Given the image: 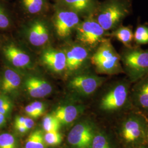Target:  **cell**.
I'll use <instances>...</instances> for the list:
<instances>
[{
    "mask_svg": "<svg viewBox=\"0 0 148 148\" xmlns=\"http://www.w3.org/2000/svg\"><path fill=\"white\" fill-rule=\"evenodd\" d=\"M96 21L105 31L114 30L120 26L130 11L127 0H106L96 10Z\"/></svg>",
    "mask_w": 148,
    "mask_h": 148,
    "instance_id": "6da1fadb",
    "label": "cell"
},
{
    "mask_svg": "<svg viewBox=\"0 0 148 148\" xmlns=\"http://www.w3.org/2000/svg\"><path fill=\"white\" fill-rule=\"evenodd\" d=\"M97 71L101 74L115 75L124 72L120 54L109 39L101 41L91 57Z\"/></svg>",
    "mask_w": 148,
    "mask_h": 148,
    "instance_id": "7a4b0ae2",
    "label": "cell"
},
{
    "mask_svg": "<svg viewBox=\"0 0 148 148\" xmlns=\"http://www.w3.org/2000/svg\"><path fill=\"white\" fill-rule=\"evenodd\" d=\"M123 71L132 82L148 75V49L126 47L120 55Z\"/></svg>",
    "mask_w": 148,
    "mask_h": 148,
    "instance_id": "3957f363",
    "label": "cell"
},
{
    "mask_svg": "<svg viewBox=\"0 0 148 148\" xmlns=\"http://www.w3.org/2000/svg\"><path fill=\"white\" fill-rule=\"evenodd\" d=\"M76 29L77 40L86 46L95 47L105 39L106 31L96 21L93 14L79 23Z\"/></svg>",
    "mask_w": 148,
    "mask_h": 148,
    "instance_id": "277c9868",
    "label": "cell"
},
{
    "mask_svg": "<svg viewBox=\"0 0 148 148\" xmlns=\"http://www.w3.org/2000/svg\"><path fill=\"white\" fill-rule=\"evenodd\" d=\"M128 95L127 85L123 83L118 84L103 97L101 101V108L106 111L117 110L126 103Z\"/></svg>",
    "mask_w": 148,
    "mask_h": 148,
    "instance_id": "5b68a950",
    "label": "cell"
},
{
    "mask_svg": "<svg viewBox=\"0 0 148 148\" xmlns=\"http://www.w3.org/2000/svg\"><path fill=\"white\" fill-rule=\"evenodd\" d=\"M79 23V14L68 9L58 10L54 18V27L59 37H65L71 34Z\"/></svg>",
    "mask_w": 148,
    "mask_h": 148,
    "instance_id": "8992f818",
    "label": "cell"
},
{
    "mask_svg": "<svg viewBox=\"0 0 148 148\" xmlns=\"http://www.w3.org/2000/svg\"><path fill=\"white\" fill-rule=\"evenodd\" d=\"M94 136L93 130L90 125L80 123L71 130L68 140L75 148H90Z\"/></svg>",
    "mask_w": 148,
    "mask_h": 148,
    "instance_id": "52a82bcc",
    "label": "cell"
},
{
    "mask_svg": "<svg viewBox=\"0 0 148 148\" xmlns=\"http://www.w3.org/2000/svg\"><path fill=\"white\" fill-rule=\"evenodd\" d=\"M103 79L92 74H84L75 76L70 81V86L80 95H89L101 86Z\"/></svg>",
    "mask_w": 148,
    "mask_h": 148,
    "instance_id": "ba28073f",
    "label": "cell"
},
{
    "mask_svg": "<svg viewBox=\"0 0 148 148\" xmlns=\"http://www.w3.org/2000/svg\"><path fill=\"white\" fill-rule=\"evenodd\" d=\"M66 66L70 70L75 71L85 63L88 57L87 49L81 45H75L65 54Z\"/></svg>",
    "mask_w": 148,
    "mask_h": 148,
    "instance_id": "9c48e42d",
    "label": "cell"
},
{
    "mask_svg": "<svg viewBox=\"0 0 148 148\" xmlns=\"http://www.w3.org/2000/svg\"><path fill=\"white\" fill-rule=\"evenodd\" d=\"M6 59L16 68H24L30 63L29 56L13 44H9L3 48Z\"/></svg>",
    "mask_w": 148,
    "mask_h": 148,
    "instance_id": "30bf717a",
    "label": "cell"
},
{
    "mask_svg": "<svg viewBox=\"0 0 148 148\" xmlns=\"http://www.w3.org/2000/svg\"><path fill=\"white\" fill-rule=\"evenodd\" d=\"M25 87L29 95L33 98H42L52 91V86L47 81L36 77L28 78L25 81Z\"/></svg>",
    "mask_w": 148,
    "mask_h": 148,
    "instance_id": "8fae6325",
    "label": "cell"
},
{
    "mask_svg": "<svg viewBox=\"0 0 148 148\" xmlns=\"http://www.w3.org/2000/svg\"><path fill=\"white\" fill-rule=\"evenodd\" d=\"M42 59L43 63L54 72H60L66 66L65 54L58 50H46L43 53Z\"/></svg>",
    "mask_w": 148,
    "mask_h": 148,
    "instance_id": "7c38bea8",
    "label": "cell"
},
{
    "mask_svg": "<svg viewBox=\"0 0 148 148\" xmlns=\"http://www.w3.org/2000/svg\"><path fill=\"white\" fill-rule=\"evenodd\" d=\"M66 9L88 16L93 14L98 7L96 0H61Z\"/></svg>",
    "mask_w": 148,
    "mask_h": 148,
    "instance_id": "4fadbf2b",
    "label": "cell"
},
{
    "mask_svg": "<svg viewBox=\"0 0 148 148\" xmlns=\"http://www.w3.org/2000/svg\"><path fill=\"white\" fill-rule=\"evenodd\" d=\"M47 27L42 21H36L33 23L29 32L30 42L35 46H41L47 42L49 34Z\"/></svg>",
    "mask_w": 148,
    "mask_h": 148,
    "instance_id": "5bb4252c",
    "label": "cell"
},
{
    "mask_svg": "<svg viewBox=\"0 0 148 148\" xmlns=\"http://www.w3.org/2000/svg\"><path fill=\"white\" fill-rule=\"evenodd\" d=\"M21 77L15 70L5 69L1 85V89L5 94L15 91L21 84Z\"/></svg>",
    "mask_w": 148,
    "mask_h": 148,
    "instance_id": "9a60e30c",
    "label": "cell"
},
{
    "mask_svg": "<svg viewBox=\"0 0 148 148\" xmlns=\"http://www.w3.org/2000/svg\"><path fill=\"white\" fill-rule=\"evenodd\" d=\"M142 127L140 122L130 119L125 122L123 125L122 134L124 139L127 142H133L141 137Z\"/></svg>",
    "mask_w": 148,
    "mask_h": 148,
    "instance_id": "2e32d148",
    "label": "cell"
},
{
    "mask_svg": "<svg viewBox=\"0 0 148 148\" xmlns=\"http://www.w3.org/2000/svg\"><path fill=\"white\" fill-rule=\"evenodd\" d=\"M79 113V109L76 106H67L59 107L54 112L53 115L61 124H68L74 121L78 116Z\"/></svg>",
    "mask_w": 148,
    "mask_h": 148,
    "instance_id": "e0dca14e",
    "label": "cell"
},
{
    "mask_svg": "<svg viewBox=\"0 0 148 148\" xmlns=\"http://www.w3.org/2000/svg\"><path fill=\"white\" fill-rule=\"evenodd\" d=\"M111 36L121 42L126 47H131L134 34L130 27L120 25L112 32Z\"/></svg>",
    "mask_w": 148,
    "mask_h": 148,
    "instance_id": "ac0fdd59",
    "label": "cell"
},
{
    "mask_svg": "<svg viewBox=\"0 0 148 148\" xmlns=\"http://www.w3.org/2000/svg\"><path fill=\"white\" fill-rule=\"evenodd\" d=\"M138 85L135 95L138 104L143 108L148 109V75Z\"/></svg>",
    "mask_w": 148,
    "mask_h": 148,
    "instance_id": "d6986e66",
    "label": "cell"
},
{
    "mask_svg": "<svg viewBox=\"0 0 148 148\" xmlns=\"http://www.w3.org/2000/svg\"><path fill=\"white\" fill-rule=\"evenodd\" d=\"M25 148H45L44 136L41 130H37L27 138Z\"/></svg>",
    "mask_w": 148,
    "mask_h": 148,
    "instance_id": "ffe728a7",
    "label": "cell"
},
{
    "mask_svg": "<svg viewBox=\"0 0 148 148\" xmlns=\"http://www.w3.org/2000/svg\"><path fill=\"white\" fill-rule=\"evenodd\" d=\"M45 3V0H21V4L24 10L32 14L42 12Z\"/></svg>",
    "mask_w": 148,
    "mask_h": 148,
    "instance_id": "44dd1931",
    "label": "cell"
},
{
    "mask_svg": "<svg viewBox=\"0 0 148 148\" xmlns=\"http://www.w3.org/2000/svg\"><path fill=\"white\" fill-rule=\"evenodd\" d=\"M43 130L46 132L58 131L61 123L53 115H49L44 117L42 122Z\"/></svg>",
    "mask_w": 148,
    "mask_h": 148,
    "instance_id": "7402d4cb",
    "label": "cell"
},
{
    "mask_svg": "<svg viewBox=\"0 0 148 148\" xmlns=\"http://www.w3.org/2000/svg\"><path fill=\"white\" fill-rule=\"evenodd\" d=\"M134 39L138 45L148 43V27L140 25L137 27L134 33Z\"/></svg>",
    "mask_w": 148,
    "mask_h": 148,
    "instance_id": "603a6c76",
    "label": "cell"
},
{
    "mask_svg": "<svg viewBox=\"0 0 148 148\" xmlns=\"http://www.w3.org/2000/svg\"><path fill=\"white\" fill-rule=\"evenodd\" d=\"M0 148H17V143L15 137L8 133L1 134Z\"/></svg>",
    "mask_w": 148,
    "mask_h": 148,
    "instance_id": "cb8c5ba5",
    "label": "cell"
},
{
    "mask_svg": "<svg viewBox=\"0 0 148 148\" xmlns=\"http://www.w3.org/2000/svg\"><path fill=\"white\" fill-rule=\"evenodd\" d=\"M44 140L45 143L49 145H57L62 142V137L58 131H51L46 133Z\"/></svg>",
    "mask_w": 148,
    "mask_h": 148,
    "instance_id": "d4e9b609",
    "label": "cell"
},
{
    "mask_svg": "<svg viewBox=\"0 0 148 148\" xmlns=\"http://www.w3.org/2000/svg\"><path fill=\"white\" fill-rule=\"evenodd\" d=\"M90 148H111V147L106 136L102 134H98L94 136Z\"/></svg>",
    "mask_w": 148,
    "mask_h": 148,
    "instance_id": "484cf974",
    "label": "cell"
},
{
    "mask_svg": "<svg viewBox=\"0 0 148 148\" xmlns=\"http://www.w3.org/2000/svg\"><path fill=\"white\" fill-rule=\"evenodd\" d=\"M12 108L11 99L6 95H0V112L6 116L11 112Z\"/></svg>",
    "mask_w": 148,
    "mask_h": 148,
    "instance_id": "4316f807",
    "label": "cell"
},
{
    "mask_svg": "<svg viewBox=\"0 0 148 148\" xmlns=\"http://www.w3.org/2000/svg\"><path fill=\"white\" fill-rule=\"evenodd\" d=\"M10 25V19L4 8L0 5V29H5Z\"/></svg>",
    "mask_w": 148,
    "mask_h": 148,
    "instance_id": "83f0119b",
    "label": "cell"
},
{
    "mask_svg": "<svg viewBox=\"0 0 148 148\" xmlns=\"http://www.w3.org/2000/svg\"><path fill=\"white\" fill-rule=\"evenodd\" d=\"M35 110L37 112L38 116H40L45 111V106L42 102L40 101H34L31 103Z\"/></svg>",
    "mask_w": 148,
    "mask_h": 148,
    "instance_id": "f1b7e54d",
    "label": "cell"
},
{
    "mask_svg": "<svg viewBox=\"0 0 148 148\" xmlns=\"http://www.w3.org/2000/svg\"><path fill=\"white\" fill-rule=\"evenodd\" d=\"M25 111L26 112L27 115L32 118L34 119H36L38 117V115H37V112L34 109L33 106H32V104H29L25 107Z\"/></svg>",
    "mask_w": 148,
    "mask_h": 148,
    "instance_id": "f546056e",
    "label": "cell"
},
{
    "mask_svg": "<svg viewBox=\"0 0 148 148\" xmlns=\"http://www.w3.org/2000/svg\"><path fill=\"white\" fill-rule=\"evenodd\" d=\"M24 125L26 127L27 131L32 129L34 126V121L30 117H25L24 122Z\"/></svg>",
    "mask_w": 148,
    "mask_h": 148,
    "instance_id": "4dcf8cb0",
    "label": "cell"
},
{
    "mask_svg": "<svg viewBox=\"0 0 148 148\" xmlns=\"http://www.w3.org/2000/svg\"><path fill=\"white\" fill-rule=\"evenodd\" d=\"M14 126L16 130L20 133H24L27 131L26 127L24 126V124L23 125H16L14 124Z\"/></svg>",
    "mask_w": 148,
    "mask_h": 148,
    "instance_id": "1f68e13d",
    "label": "cell"
},
{
    "mask_svg": "<svg viewBox=\"0 0 148 148\" xmlns=\"http://www.w3.org/2000/svg\"><path fill=\"white\" fill-rule=\"evenodd\" d=\"M6 122V116L0 112V128L5 125Z\"/></svg>",
    "mask_w": 148,
    "mask_h": 148,
    "instance_id": "d6a6232c",
    "label": "cell"
},
{
    "mask_svg": "<svg viewBox=\"0 0 148 148\" xmlns=\"http://www.w3.org/2000/svg\"><path fill=\"white\" fill-rule=\"evenodd\" d=\"M25 117H24L20 116L16 117L14 124H16V125H23V124H24V122L25 121Z\"/></svg>",
    "mask_w": 148,
    "mask_h": 148,
    "instance_id": "836d02e7",
    "label": "cell"
},
{
    "mask_svg": "<svg viewBox=\"0 0 148 148\" xmlns=\"http://www.w3.org/2000/svg\"><path fill=\"white\" fill-rule=\"evenodd\" d=\"M147 137H148V134H147Z\"/></svg>",
    "mask_w": 148,
    "mask_h": 148,
    "instance_id": "e575fe53",
    "label": "cell"
}]
</instances>
